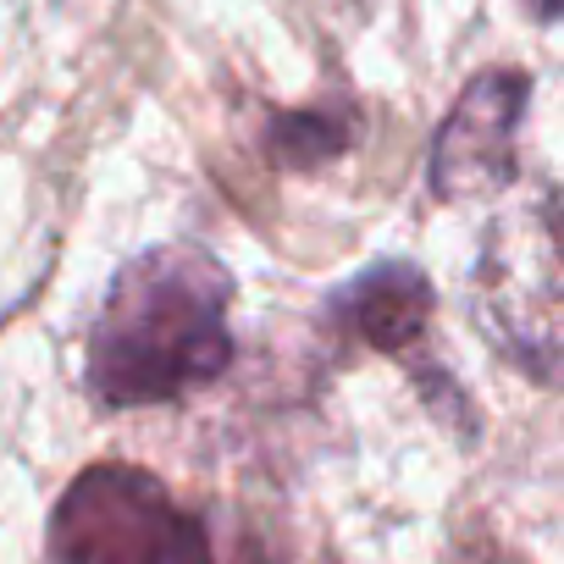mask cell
Returning <instances> with one entry per match:
<instances>
[{
  "label": "cell",
  "instance_id": "6da1fadb",
  "mask_svg": "<svg viewBox=\"0 0 564 564\" xmlns=\"http://www.w3.org/2000/svg\"><path fill=\"white\" fill-rule=\"evenodd\" d=\"M227 305L232 276L205 249L166 243L128 260L89 333L95 399L133 410L210 382L232 355Z\"/></svg>",
  "mask_w": 564,
  "mask_h": 564
},
{
  "label": "cell",
  "instance_id": "7a4b0ae2",
  "mask_svg": "<svg viewBox=\"0 0 564 564\" xmlns=\"http://www.w3.org/2000/svg\"><path fill=\"white\" fill-rule=\"evenodd\" d=\"M476 300L498 349L531 382L564 393V188L492 221Z\"/></svg>",
  "mask_w": 564,
  "mask_h": 564
},
{
  "label": "cell",
  "instance_id": "3957f363",
  "mask_svg": "<svg viewBox=\"0 0 564 564\" xmlns=\"http://www.w3.org/2000/svg\"><path fill=\"white\" fill-rule=\"evenodd\" d=\"M56 564H210L205 531L144 476L89 470L56 514Z\"/></svg>",
  "mask_w": 564,
  "mask_h": 564
},
{
  "label": "cell",
  "instance_id": "277c9868",
  "mask_svg": "<svg viewBox=\"0 0 564 564\" xmlns=\"http://www.w3.org/2000/svg\"><path fill=\"white\" fill-rule=\"evenodd\" d=\"M520 111H525V78L520 73H487V78H476L459 95V106L443 122V133H437V150H432V183H437V194L465 199V194L503 188L514 177V128H520Z\"/></svg>",
  "mask_w": 564,
  "mask_h": 564
},
{
  "label": "cell",
  "instance_id": "5b68a950",
  "mask_svg": "<svg viewBox=\"0 0 564 564\" xmlns=\"http://www.w3.org/2000/svg\"><path fill=\"white\" fill-rule=\"evenodd\" d=\"M338 305H344L349 327L366 344L404 349L432 316V289H426V276L410 271V265H371Z\"/></svg>",
  "mask_w": 564,
  "mask_h": 564
},
{
  "label": "cell",
  "instance_id": "8992f818",
  "mask_svg": "<svg viewBox=\"0 0 564 564\" xmlns=\"http://www.w3.org/2000/svg\"><path fill=\"white\" fill-rule=\"evenodd\" d=\"M525 7H531V18H542V23L564 18V0H525Z\"/></svg>",
  "mask_w": 564,
  "mask_h": 564
}]
</instances>
